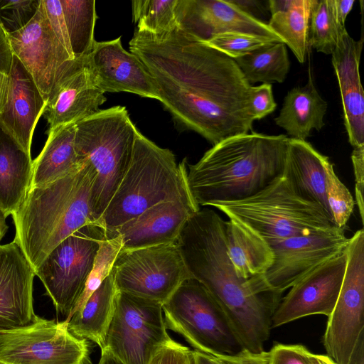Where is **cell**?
<instances>
[{"label":"cell","mask_w":364,"mask_h":364,"mask_svg":"<svg viewBox=\"0 0 364 364\" xmlns=\"http://www.w3.org/2000/svg\"><path fill=\"white\" fill-rule=\"evenodd\" d=\"M177 243L191 277L218 303L242 348L264 351L282 294L270 292L262 275L247 279L237 275L227 252L225 221L213 210H199L188 220Z\"/></svg>","instance_id":"obj_1"},{"label":"cell","mask_w":364,"mask_h":364,"mask_svg":"<svg viewBox=\"0 0 364 364\" xmlns=\"http://www.w3.org/2000/svg\"><path fill=\"white\" fill-rule=\"evenodd\" d=\"M129 50L152 76L172 82L252 127V85L234 59L178 28L160 35L135 29Z\"/></svg>","instance_id":"obj_2"},{"label":"cell","mask_w":364,"mask_h":364,"mask_svg":"<svg viewBox=\"0 0 364 364\" xmlns=\"http://www.w3.org/2000/svg\"><path fill=\"white\" fill-rule=\"evenodd\" d=\"M289 137L255 133L235 135L213 146L195 164L187 163L194 203L211 205L258 193L284 173Z\"/></svg>","instance_id":"obj_3"},{"label":"cell","mask_w":364,"mask_h":364,"mask_svg":"<svg viewBox=\"0 0 364 364\" xmlns=\"http://www.w3.org/2000/svg\"><path fill=\"white\" fill-rule=\"evenodd\" d=\"M75 171L50 183L31 188L12 215L15 237L34 272L63 240L93 223L92 194L97 173L82 159Z\"/></svg>","instance_id":"obj_4"},{"label":"cell","mask_w":364,"mask_h":364,"mask_svg":"<svg viewBox=\"0 0 364 364\" xmlns=\"http://www.w3.org/2000/svg\"><path fill=\"white\" fill-rule=\"evenodd\" d=\"M176 200L194 203L187 183L186 159L178 165L171 150L139 131L128 169L95 224L105 235L157 203Z\"/></svg>","instance_id":"obj_5"},{"label":"cell","mask_w":364,"mask_h":364,"mask_svg":"<svg viewBox=\"0 0 364 364\" xmlns=\"http://www.w3.org/2000/svg\"><path fill=\"white\" fill-rule=\"evenodd\" d=\"M213 206L270 247L292 237L339 228L319 205L301 198L284 173L252 197Z\"/></svg>","instance_id":"obj_6"},{"label":"cell","mask_w":364,"mask_h":364,"mask_svg":"<svg viewBox=\"0 0 364 364\" xmlns=\"http://www.w3.org/2000/svg\"><path fill=\"white\" fill-rule=\"evenodd\" d=\"M139 130L125 107L100 109L75 124V148L87 159L97 178L92 194L93 223L103 214L129 166Z\"/></svg>","instance_id":"obj_7"},{"label":"cell","mask_w":364,"mask_h":364,"mask_svg":"<svg viewBox=\"0 0 364 364\" xmlns=\"http://www.w3.org/2000/svg\"><path fill=\"white\" fill-rule=\"evenodd\" d=\"M162 310L166 328L180 334L194 350L216 357L244 349L218 303L193 278L181 284Z\"/></svg>","instance_id":"obj_8"},{"label":"cell","mask_w":364,"mask_h":364,"mask_svg":"<svg viewBox=\"0 0 364 364\" xmlns=\"http://www.w3.org/2000/svg\"><path fill=\"white\" fill-rule=\"evenodd\" d=\"M105 237L100 227L88 224L58 244L35 271L57 313L66 318L85 289Z\"/></svg>","instance_id":"obj_9"},{"label":"cell","mask_w":364,"mask_h":364,"mask_svg":"<svg viewBox=\"0 0 364 364\" xmlns=\"http://www.w3.org/2000/svg\"><path fill=\"white\" fill-rule=\"evenodd\" d=\"M111 273L117 289L162 304L192 278L176 242L121 250Z\"/></svg>","instance_id":"obj_10"},{"label":"cell","mask_w":364,"mask_h":364,"mask_svg":"<svg viewBox=\"0 0 364 364\" xmlns=\"http://www.w3.org/2000/svg\"><path fill=\"white\" fill-rule=\"evenodd\" d=\"M162 314L161 303L119 291L105 348L122 364H147L171 339Z\"/></svg>","instance_id":"obj_11"},{"label":"cell","mask_w":364,"mask_h":364,"mask_svg":"<svg viewBox=\"0 0 364 364\" xmlns=\"http://www.w3.org/2000/svg\"><path fill=\"white\" fill-rule=\"evenodd\" d=\"M90 343L75 336L68 323L35 315L28 324L0 332L3 364H88Z\"/></svg>","instance_id":"obj_12"},{"label":"cell","mask_w":364,"mask_h":364,"mask_svg":"<svg viewBox=\"0 0 364 364\" xmlns=\"http://www.w3.org/2000/svg\"><path fill=\"white\" fill-rule=\"evenodd\" d=\"M347 263L338 300L328 316L323 336L327 355L336 364H348L364 332V230L348 238Z\"/></svg>","instance_id":"obj_13"},{"label":"cell","mask_w":364,"mask_h":364,"mask_svg":"<svg viewBox=\"0 0 364 364\" xmlns=\"http://www.w3.org/2000/svg\"><path fill=\"white\" fill-rule=\"evenodd\" d=\"M13 54L31 74L43 98L48 100L58 80L77 63L72 60L53 32L41 0L31 21L9 34Z\"/></svg>","instance_id":"obj_14"},{"label":"cell","mask_w":364,"mask_h":364,"mask_svg":"<svg viewBox=\"0 0 364 364\" xmlns=\"http://www.w3.org/2000/svg\"><path fill=\"white\" fill-rule=\"evenodd\" d=\"M348 242L341 228L286 239L271 246L273 261L263 274L264 281L272 291L282 294L319 265L343 252Z\"/></svg>","instance_id":"obj_15"},{"label":"cell","mask_w":364,"mask_h":364,"mask_svg":"<svg viewBox=\"0 0 364 364\" xmlns=\"http://www.w3.org/2000/svg\"><path fill=\"white\" fill-rule=\"evenodd\" d=\"M346 263L345 250L294 284L275 309L272 328L310 315L328 316L338 300Z\"/></svg>","instance_id":"obj_16"},{"label":"cell","mask_w":364,"mask_h":364,"mask_svg":"<svg viewBox=\"0 0 364 364\" xmlns=\"http://www.w3.org/2000/svg\"><path fill=\"white\" fill-rule=\"evenodd\" d=\"M154 77L159 102L175 121L198 133L213 145L235 135L247 134L252 129L220 107L168 80Z\"/></svg>","instance_id":"obj_17"},{"label":"cell","mask_w":364,"mask_h":364,"mask_svg":"<svg viewBox=\"0 0 364 364\" xmlns=\"http://www.w3.org/2000/svg\"><path fill=\"white\" fill-rule=\"evenodd\" d=\"M175 14L177 28L203 42L221 33L241 32L283 43L267 23L245 14L229 0H177Z\"/></svg>","instance_id":"obj_18"},{"label":"cell","mask_w":364,"mask_h":364,"mask_svg":"<svg viewBox=\"0 0 364 364\" xmlns=\"http://www.w3.org/2000/svg\"><path fill=\"white\" fill-rule=\"evenodd\" d=\"M86 65L98 87L105 92H131L159 101L154 77L142 62L122 46L121 37L95 41Z\"/></svg>","instance_id":"obj_19"},{"label":"cell","mask_w":364,"mask_h":364,"mask_svg":"<svg viewBox=\"0 0 364 364\" xmlns=\"http://www.w3.org/2000/svg\"><path fill=\"white\" fill-rule=\"evenodd\" d=\"M35 272L14 242L0 245V332L31 323Z\"/></svg>","instance_id":"obj_20"},{"label":"cell","mask_w":364,"mask_h":364,"mask_svg":"<svg viewBox=\"0 0 364 364\" xmlns=\"http://www.w3.org/2000/svg\"><path fill=\"white\" fill-rule=\"evenodd\" d=\"M85 58H79L58 80L47 100L43 114L49 125L47 132L95 114L107 100L87 66Z\"/></svg>","instance_id":"obj_21"},{"label":"cell","mask_w":364,"mask_h":364,"mask_svg":"<svg viewBox=\"0 0 364 364\" xmlns=\"http://www.w3.org/2000/svg\"><path fill=\"white\" fill-rule=\"evenodd\" d=\"M199 210L194 203L161 202L147 208L105 237L119 235L121 250L176 242L188 220Z\"/></svg>","instance_id":"obj_22"},{"label":"cell","mask_w":364,"mask_h":364,"mask_svg":"<svg viewBox=\"0 0 364 364\" xmlns=\"http://www.w3.org/2000/svg\"><path fill=\"white\" fill-rule=\"evenodd\" d=\"M7 102L0 114V128L31 154L33 135L46 101L31 74L14 55Z\"/></svg>","instance_id":"obj_23"},{"label":"cell","mask_w":364,"mask_h":364,"mask_svg":"<svg viewBox=\"0 0 364 364\" xmlns=\"http://www.w3.org/2000/svg\"><path fill=\"white\" fill-rule=\"evenodd\" d=\"M363 38L354 40L344 30L331 54L340 89L344 125L353 147L364 145V95L359 65Z\"/></svg>","instance_id":"obj_24"},{"label":"cell","mask_w":364,"mask_h":364,"mask_svg":"<svg viewBox=\"0 0 364 364\" xmlns=\"http://www.w3.org/2000/svg\"><path fill=\"white\" fill-rule=\"evenodd\" d=\"M329 161L306 140L289 138L284 175L301 198L319 205L333 220L326 198Z\"/></svg>","instance_id":"obj_25"},{"label":"cell","mask_w":364,"mask_h":364,"mask_svg":"<svg viewBox=\"0 0 364 364\" xmlns=\"http://www.w3.org/2000/svg\"><path fill=\"white\" fill-rule=\"evenodd\" d=\"M327 107V102L318 93L309 73L304 86L295 87L287 92L274 122L290 138L306 140L313 129L320 131L325 125Z\"/></svg>","instance_id":"obj_26"},{"label":"cell","mask_w":364,"mask_h":364,"mask_svg":"<svg viewBox=\"0 0 364 364\" xmlns=\"http://www.w3.org/2000/svg\"><path fill=\"white\" fill-rule=\"evenodd\" d=\"M75 124L60 126L50 132L34 161L30 188L50 183L77 169L82 163L75 148Z\"/></svg>","instance_id":"obj_27"},{"label":"cell","mask_w":364,"mask_h":364,"mask_svg":"<svg viewBox=\"0 0 364 364\" xmlns=\"http://www.w3.org/2000/svg\"><path fill=\"white\" fill-rule=\"evenodd\" d=\"M33 161L0 128V208L12 215L24 200L32 178Z\"/></svg>","instance_id":"obj_28"},{"label":"cell","mask_w":364,"mask_h":364,"mask_svg":"<svg viewBox=\"0 0 364 364\" xmlns=\"http://www.w3.org/2000/svg\"><path fill=\"white\" fill-rule=\"evenodd\" d=\"M118 292L110 272L83 308L66 321L68 330L77 338L95 343L101 350L105 348Z\"/></svg>","instance_id":"obj_29"},{"label":"cell","mask_w":364,"mask_h":364,"mask_svg":"<svg viewBox=\"0 0 364 364\" xmlns=\"http://www.w3.org/2000/svg\"><path fill=\"white\" fill-rule=\"evenodd\" d=\"M227 252L237 275L245 279L264 274L273 261L272 247L241 224L225 221Z\"/></svg>","instance_id":"obj_30"},{"label":"cell","mask_w":364,"mask_h":364,"mask_svg":"<svg viewBox=\"0 0 364 364\" xmlns=\"http://www.w3.org/2000/svg\"><path fill=\"white\" fill-rule=\"evenodd\" d=\"M235 60L251 85L256 82H283L290 69L284 43H270Z\"/></svg>","instance_id":"obj_31"},{"label":"cell","mask_w":364,"mask_h":364,"mask_svg":"<svg viewBox=\"0 0 364 364\" xmlns=\"http://www.w3.org/2000/svg\"><path fill=\"white\" fill-rule=\"evenodd\" d=\"M316 1L294 0L289 9L272 14L267 23L301 63L306 58L310 15Z\"/></svg>","instance_id":"obj_32"},{"label":"cell","mask_w":364,"mask_h":364,"mask_svg":"<svg viewBox=\"0 0 364 364\" xmlns=\"http://www.w3.org/2000/svg\"><path fill=\"white\" fill-rule=\"evenodd\" d=\"M75 58L87 56L95 42L97 19L95 0H60Z\"/></svg>","instance_id":"obj_33"},{"label":"cell","mask_w":364,"mask_h":364,"mask_svg":"<svg viewBox=\"0 0 364 364\" xmlns=\"http://www.w3.org/2000/svg\"><path fill=\"white\" fill-rule=\"evenodd\" d=\"M344 30L346 28L336 18L333 0H316L310 15L308 46L317 52L331 55Z\"/></svg>","instance_id":"obj_34"},{"label":"cell","mask_w":364,"mask_h":364,"mask_svg":"<svg viewBox=\"0 0 364 364\" xmlns=\"http://www.w3.org/2000/svg\"><path fill=\"white\" fill-rule=\"evenodd\" d=\"M177 0H136L132 1L133 20L136 30L152 35L177 28L175 8Z\"/></svg>","instance_id":"obj_35"},{"label":"cell","mask_w":364,"mask_h":364,"mask_svg":"<svg viewBox=\"0 0 364 364\" xmlns=\"http://www.w3.org/2000/svg\"><path fill=\"white\" fill-rule=\"evenodd\" d=\"M121 249L122 241L119 235H114L103 238L100 242L92 269L88 277L85 289L65 321H68L74 314L80 311L83 308L92 293L110 274L113 263Z\"/></svg>","instance_id":"obj_36"},{"label":"cell","mask_w":364,"mask_h":364,"mask_svg":"<svg viewBox=\"0 0 364 364\" xmlns=\"http://www.w3.org/2000/svg\"><path fill=\"white\" fill-rule=\"evenodd\" d=\"M326 198L336 225L345 230L353 211L355 201L349 190L336 174L331 161L326 166Z\"/></svg>","instance_id":"obj_37"},{"label":"cell","mask_w":364,"mask_h":364,"mask_svg":"<svg viewBox=\"0 0 364 364\" xmlns=\"http://www.w3.org/2000/svg\"><path fill=\"white\" fill-rule=\"evenodd\" d=\"M204 43L235 60L256 49L277 42L250 33L227 32L217 35Z\"/></svg>","instance_id":"obj_38"},{"label":"cell","mask_w":364,"mask_h":364,"mask_svg":"<svg viewBox=\"0 0 364 364\" xmlns=\"http://www.w3.org/2000/svg\"><path fill=\"white\" fill-rule=\"evenodd\" d=\"M41 0H0V23L8 34L24 28L36 14Z\"/></svg>","instance_id":"obj_39"},{"label":"cell","mask_w":364,"mask_h":364,"mask_svg":"<svg viewBox=\"0 0 364 364\" xmlns=\"http://www.w3.org/2000/svg\"><path fill=\"white\" fill-rule=\"evenodd\" d=\"M268 364H336L327 355L310 352L301 344L277 343L269 351Z\"/></svg>","instance_id":"obj_40"},{"label":"cell","mask_w":364,"mask_h":364,"mask_svg":"<svg viewBox=\"0 0 364 364\" xmlns=\"http://www.w3.org/2000/svg\"><path fill=\"white\" fill-rule=\"evenodd\" d=\"M41 2L46 18L55 36L68 52L70 58L76 59L72 52L60 0H41Z\"/></svg>","instance_id":"obj_41"},{"label":"cell","mask_w":364,"mask_h":364,"mask_svg":"<svg viewBox=\"0 0 364 364\" xmlns=\"http://www.w3.org/2000/svg\"><path fill=\"white\" fill-rule=\"evenodd\" d=\"M147 364H195L193 350L172 338L156 349Z\"/></svg>","instance_id":"obj_42"},{"label":"cell","mask_w":364,"mask_h":364,"mask_svg":"<svg viewBox=\"0 0 364 364\" xmlns=\"http://www.w3.org/2000/svg\"><path fill=\"white\" fill-rule=\"evenodd\" d=\"M277 103L274 101L272 86L263 83L252 86L250 97V113L254 120L261 119L275 110Z\"/></svg>","instance_id":"obj_43"},{"label":"cell","mask_w":364,"mask_h":364,"mask_svg":"<svg viewBox=\"0 0 364 364\" xmlns=\"http://www.w3.org/2000/svg\"><path fill=\"white\" fill-rule=\"evenodd\" d=\"M351 160L355 176V195L362 223L364 219V145L353 147Z\"/></svg>","instance_id":"obj_44"},{"label":"cell","mask_w":364,"mask_h":364,"mask_svg":"<svg viewBox=\"0 0 364 364\" xmlns=\"http://www.w3.org/2000/svg\"><path fill=\"white\" fill-rule=\"evenodd\" d=\"M212 357L217 364H268L269 352L255 353L243 349L235 355Z\"/></svg>","instance_id":"obj_45"},{"label":"cell","mask_w":364,"mask_h":364,"mask_svg":"<svg viewBox=\"0 0 364 364\" xmlns=\"http://www.w3.org/2000/svg\"><path fill=\"white\" fill-rule=\"evenodd\" d=\"M13 56L9 34L0 23V72L9 74Z\"/></svg>","instance_id":"obj_46"},{"label":"cell","mask_w":364,"mask_h":364,"mask_svg":"<svg viewBox=\"0 0 364 364\" xmlns=\"http://www.w3.org/2000/svg\"><path fill=\"white\" fill-rule=\"evenodd\" d=\"M229 1L239 8L245 14L258 19L259 16H263L267 10L269 5H264L262 1L257 0H229Z\"/></svg>","instance_id":"obj_47"},{"label":"cell","mask_w":364,"mask_h":364,"mask_svg":"<svg viewBox=\"0 0 364 364\" xmlns=\"http://www.w3.org/2000/svg\"><path fill=\"white\" fill-rule=\"evenodd\" d=\"M355 0H333L335 14L339 24L345 27L347 16L353 7Z\"/></svg>","instance_id":"obj_48"},{"label":"cell","mask_w":364,"mask_h":364,"mask_svg":"<svg viewBox=\"0 0 364 364\" xmlns=\"http://www.w3.org/2000/svg\"><path fill=\"white\" fill-rule=\"evenodd\" d=\"M9 90V76L0 72V114L4 111L8 100Z\"/></svg>","instance_id":"obj_49"},{"label":"cell","mask_w":364,"mask_h":364,"mask_svg":"<svg viewBox=\"0 0 364 364\" xmlns=\"http://www.w3.org/2000/svg\"><path fill=\"white\" fill-rule=\"evenodd\" d=\"M348 364H364V332L361 333Z\"/></svg>","instance_id":"obj_50"},{"label":"cell","mask_w":364,"mask_h":364,"mask_svg":"<svg viewBox=\"0 0 364 364\" xmlns=\"http://www.w3.org/2000/svg\"><path fill=\"white\" fill-rule=\"evenodd\" d=\"M88 364H91L88 363ZM97 364H122L106 348L101 350V356Z\"/></svg>","instance_id":"obj_51"},{"label":"cell","mask_w":364,"mask_h":364,"mask_svg":"<svg viewBox=\"0 0 364 364\" xmlns=\"http://www.w3.org/2000/svg\"><path fill=\"white\" fill-rule=\"evenodd\" d=\"M195 364H217L211 355L193 350Z\"/></svg>","instance_id":"obj_52"},{"label":"cell","mask_w":364,"mask_h":364,"mask_svg":"<svg viewBox=\"0 0 364 364\" xmlns=\"http://www.w3.org/2000/svg\"><path fill=\"white\" fill-rule=\"evenodd\" d=\"M6 216L4 215L1 209L0 208V241L5 235L8 230V225L6 224Z\"/></svg>","instance_id":"obj_53"},{"label":"cell","mask_w":364,"mask_h":364,"mask_svg":"<svg viewBox=\"0 0 364 364\" xmlns=\"http://www.w3.org/2000/svg\"><path fill=\"white\" fill-rule=\"evenodd\" d=\"M0 364H3V363H0Z\"/></svg>","instance_id":"obj_54"}]
</instances>
